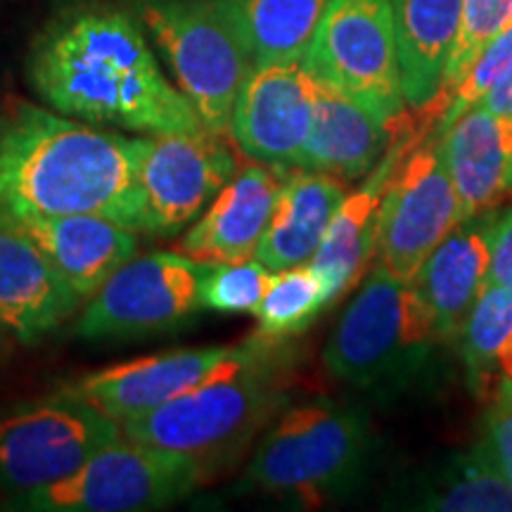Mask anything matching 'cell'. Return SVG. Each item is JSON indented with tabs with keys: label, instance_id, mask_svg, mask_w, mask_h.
I'll return each mask as SVG.
<instances>
[{
	"label": "cell",
	"instance_id": "f1b7e54d",
	"mask_svg": "<svg viewBox=\"0 0 512 512\" xmlns=\"http://www.w3.org/2000/svg\"><path fill=\"white\" fill-rule=\"evenodd\" d=\"M273 271L256 261L211 264L200 285L202 309L216 313H252L271 285Z\"/></svg>",
	"mask_w": 512,
	"mask_h": 512
},
{
	"label": "cell",
	"instance_id": "8992f818",
	"mask_svg": "<svg viewBox=\"0 0 512 512\" xmlns=\"http://www.w3.org/2000/svg\"><path fill=\"white\" fill-rule=\"evenodd\" d=\"M131 5L204 128L228 136L235 98L254 69L228 0H131Z\"/></svg>",
	"mask_w": 512,
	"mask_h": 512
},
{
	"label": "cell",
	"instance_id": "484cf974",
	"mask_svg": "<svg viewBox=\"0 0 512 512\" xmlns=\"http://www.w3.org/2000/svg\"><path fill=\"white\" fill-rule=\"evenodd\" d=\"M510 335L512 290L486 283L456 339L460 358H463L470 384L477 394H484L491 384V368L496 366L498 351Z\"/></svg>",
	"mask_w": 512,
	"mask_h": 512
},
{
	"label": "cell",
	"instance_id": "d4e9b609",
	"mask_svg": "<svg viewBox=\"0 0 512 512\" xmlns=\"http://www.w3.org/2000/svg\"><path fill=\"white\" fill-rule=\"evenodd\" d=\"M415 508L439 512H512V484L482 441L446 463L415 494Z\"/></svg>",
	"mask_w": 512,
	"mask_h": 512
},
{
	"label": "cell",
	"instance_id": "7a4b0ae2",
	"mask_svg": "<svg viewBox=\"0 0 512 512\" xmlns=\"http://www.w3.org/2000/svg\"><path fill=\"white\" fill-rule=\"evenodd\" d=\"M150 136L12 100L0 112V214H93L140 233Z\"/></svg>",
	"mask_w": 512,
	"mask_h": 512
},
{
	"label": "cell",
	"instance_id": "4fadbf2b",
	"mask_svg": "<svg viewBox=\"0 0 512 512\" xmlns=\"http://www.w3.org/2000/svg\"><path fill=\"white\" fill-rule=\"evenodd\" d=\"M313 91L316 81L304 57L256 64L228 126L242 155L278 171L297 169L313 124Z\"/></svg>",
	"mask_w": 512,
	"mask_h": 512
},
{
	"label": "cell",
	"instance_id": "cb8c5ba5",
	"mask_svg": "<svg viewBox=\"0 0 512 512\" xmlns=\"http://www.w3.org/2000/svg\"><path fill=\"white\" fill-rule=\"evenodd\" d=\"M330 0H228L256 64L304 57Z\"/></svg>",
	"mask_w": 512,
	"mask_h": 512
},
{
	"label": "cell",
	"instance_id": "4316f807",
	"mask_svg": "<svg viewBox=\"0 0 512 512\" xmlns=\"http://www.w3.org/2000/svg\"><path fill=\"white\" fill-rule=\"evenodd\" d=\"M325 306L328 304L323 297V285L309 264L273 273L271 285H268L259 309L254 311L259 320L256 335L268 339L299 335L309 328Z\"/></svg>",
	"mask_w": 512,
	"mask_h": 512
},
{
	"label": "cell",
	"instance_id": "9c48e42d",
	"mask_svg": "<svg viewBox=\"0 0 512 512\" xmlns=\"http://www.w3.org/2000/svg\"><path fill=\"white\" fill-rule=\"evenodd\" d=\"M304 64L384 124L403 110L392 0H330Z\"/></svg>",
	"mask_w": 512,
	"mask_h": 512
},
{
	"label": "cell",
	"instance_id": "8fae6325",
	"mask_svg": "<svg viewBox=\"0 0 512 512\" xmlns=\"http://www.w3.org/2000/svg\"><path fill=\"white\" fill-rule=\"evenodd\" d=\"M460 219L456 185L439 138L432 136L399 157L384 183L375 235L377 266L399 280H413Z\"/></svg>",
	"mask_w": 512,
	"mask_h": 512
},
{
	"label": "cell",
	"instance_id": "5bb4252c",
	"mask_svg": "<svg viewBox=\"0 0 512 512\" xmlns=\"http://www.w3.org/2000/svg\"><path fill=\"white\" fill-rule=\"evenodd\" d=\"M81 302L41 247L0 214V328L34 344L62 328Z\"/></svg>",
	"mask_w": 512,
	"mask_h": 512
},
{
	"label": "cell",
	"instance_id": "277c9868",
	"mask_svg": "<svg viewBox=\"0 0 512 512\" xmlns=\"http://www.w3.org/2000/svg\"><path fill=\"white\" fill-rule=\"evenodd\" d=\"M444 342L413 280L375 266L339 318L325 366L337 380L375 396H396L430 373Z\"/></svg>",
	"mask_w": 512,
	"mask_h": 512
},
{
	"label": "cell",
	"instance_id": "4dcf8cb0",
	"mask_svg": "<svg viewBox=\"0 0 512 512\" xmlns=\"http://www.w3.org/2000/svg\"><path fill=\"white\" fill-rule=\"evenodd\" d=\"M482 446L512 484V396L496 394L494 406L484 415Z\"/></svg>",
	"mask_w": 512,
	"mask_h": 512
},
{
	"label": "cell",
	"instance_id": "52a82bcc",
	"mask_svg": "<svg viewBox=\"0 0 512 512\" xmlns=\"http://www.w3.org/2000/svg\"><path fill=\"white\" fill-rule=\"evenodd\" d=\"M209 477L185 453L121 437L53 486L12 496L31 512H147L171 508Z\"/></svg>",
	"mask_w": 512,
	"mask_h": 512
},
{
	"label": "cell",
	"instance_id": "ffe728a7",
	"mask_svg": "<svg viewBox=\"0 0 512 512\" xmlns=\"http://www.w3.org/2000/svg\"><path fill=\"white\" fill-rule=\"evenodd\" d=\"M313 81V124L297 169L344 181L366 176L387 155L392 145V126L373 117L366 107L332 83L316 76Z\"/></svg>",
	"mask_w": 512,
	"mask_h": 512
},
{
	"label": "cell",
	"instance_id": "d6a6232c",
	"mask_svg": "<svg viewBox=\"0 0 512 512\" xmlns=\"http://www.w3.org/2000/svg\"><path fill=\"white\" fill-rule=\"evenodd\" d=\"M477 105H482L484 110L494 114H501V117H512V64L508 72L496 81V86Z\"/></svg>",
	"mask_w": 512,
	"mask_h": 512
},
{
	"label": "cell",
	"instance_id": "83f0119b",
	"mask_svg": "<svg viewBox=\"0 0 512 512\" xmlns=\"http://www.w3.org/2000/svg\"><path fill=\"white\" fill-rule=\"evenodd\" d=\"M512 27V0H463L460 31L448 57L441 91L453 100V88L475 64L484 48Z\"/></svg>",
	"mask_w": 512,
	"mask_h": 512
},
{
	"label": "cell",
	"instance_id": "2e32d148",
	"mask_svg": "<svg viewBox=\"0 0 512 512\" xmlns=\"http://www.w3.org/2000/svg\"><path fill=\"white\" fill-rule=\"evenodd\" d=\"M283 178L285 171L271 166H245L223 185L209 209L197 216L178 240V252L207 264L252 259L271 223Z\"/></svg>",
	"mask_w": 512,
	"mask_h": 512
},
{
	"label": "cell",
	"instance_id": "836d02e7",
	"mask_svg": "<svg viewBox=\"0 0 512 512\" xmlns=\"http://www.w3.org/2000/svg\"><path fill=\"white\" fill-rule=\"evenodd\" d=\"M494 368H498V375H501V382H498L496 394L512 396V335L508 337V342L503 344L501 351H498Z\"/></svg>",
	"mask_w": 512,
	"mask_h": 512
},
{
	"label": "cell",
	"instance_id": "5b68a950",
	"mask_svg": "<svg viewBox=\"0 0 512 512\" xmlns=\"http://www.w3.org/2000/svg\"><path fill=\"white\" fill-rule=\"evenodd\" d=\"M373 456V432L356 406L313 399L273 422L249 458L245 484L304 503L349 494Z\"/></svg>",
	"mask_w": 512,
	"mask_h": 512
},
{
	"label": "cell",
	"instance_id": "1f68e13d",
	"mask_svg": "<svg viewBox=\"0 0 512 512\" xmlns=\"http://www.w3.org/2000/svg\"><path fill=\"white\" fill-rule=\"evenodd\" d=\"M486 283L512 290V209L496 214L494 230H491V261Z\"/></svg>",
	"mask_w": 512,
	"mask_h": 512
},
{
	"label": "cell",
	"instance_id": "e0dca14e",
	"mask_svg": "<svg viewBox=\"0 0 512 512\" xmlns=\"http://www.w3.org/2000/svg\"><path fill=\"white\" fill-rule=\"evenodd\" d=\"M3 216L41 247L81 299L138 254L140 233L102 216Z\"/></svg>",
	"mask_w": 512,
	"mask_h": 512
},
{
	"label": "cell",
	"instance_id": "7402d4cb",
	"mask_svg": "<svg viewBox=\"0 0 512 512\" xmlns=\"http://www.w3.org/2000/svg\"><path fill=\"white\" fill-rule=\"evenodd\" d=\"M403 102H430L444 81L460 31L463 0H392Z\"/></svg>",
	"mask_w": 512,
	"mask_h": 512
},
{
	"label": "cell",
	"instance_id": "e575fe53",
	"mask_svg": "<svg viewBox=\"0 0 512 512\" xmlns=\"http://www.w3.org/2000/svg\"><path fill=\"white\" fill-rule=\"evenodd\" d=\"M508 396H510V394H508Z\"/></svg>",
	"mask_w": 512,
	"mask_h": 512
},
{
	"label": "cell",
	"instance_id": "ac0fdd59",
	"mask_svg": "<svg viewBox=\"0 0 512 512\" xmlns=\"http://www.w3.org/2000/svg\"><path fill=\"white\" fill-rule=\"evenodd\" d=\"M498 211L460 219L432 249L413 278L432 309L444 342H456L477 297L482 294L491 261V230Z\"/></svg>",
	"mask_w": 512,
	"mask_h": 512
},
{
	"label": "cell",
	"instance_id": "3957f363",
	"mask_svg": "<svg viewBox=\"0 0 512 512\" xmlns=\"http://www.w3.org/2000/svg\"><path fill=\"white\" fill-rule=\"evenodd\" d=\"M278 339L240 344L214 375L155 411L121 422L124 437L185 453L207 467L242 451L285 401V354Z\"/></svg>",
	"mask_w": 512,
	"mask_h": 512
},
{
	"label": "cell",
	"instance_id": "30bf717a",
	"mask_svg": "<svg viewBox=\"0 0 512 512\" xmlns=\"http://www.w3.org/2000/svg\"><path fill=\"white\" fill-rule=\"evenodd\" d=\"M209 266L183 252L133 256L88 297L76 335L133 339L188 323L202 309L200 285Z\"/></svg>",
	"mask_w": 512,
	"mask_h": 512
},
{
	"label": "cell",
	"instance_id": "603a6c76",
	"mask_svg": "<svg viewBox=\"0 0 512 512\" xmlns=\"http://www.w3.org/2000/svg\"><path fill=\"white\" fill-rule=\"evenodd\" d=\"M399 157V150L389 145L387 155L375 166L373 178L339 204L328 233L309 261L311 271L318 275L320 285H323L325 304H332L339 294L354 287L370 256H375L382 190Z\"/></svg>",
	"mask_w": 512,
	"mask_h": 512
},
{
	"label": "cell",
	"instance_id": "f546056e",
	"mask_svg": "<svg viewBox=\"0 0 512 512\" xmlns=\"http://www.w3.org/2000/svg\"><path fill=\"white\" fill-rule=\"evenodd\" d=\"M510 64H512V27L505 29L501 36H496L494 41L484 48V53L477 57L475 64H472V67L463 74V79L458 81V86L453 88L451 107H448L446 117L441 119L437 136H441V133H444L446 128L451 126L465 110L475 107L477 102L496 86V81L508 72Z\"/></svg>",
	"mask_w": 512,
	"mask_h": 512
},
{
	"label": "cell",
	"instance_id": "d6986e66",
	"mask_svg": "<svg viewBox=\"0 0 512 512\" xmlns=\"http://www.w3.org/2000/svg\"><path fill=\"white\" fill-rule=\"evenodd\" d=\"M437 138L463 219L496 211L512 195V117L475 105Z\"/></svg>",
	"mask_w": 512,
	"mask_h": 512
},
{
	"label": "cell",
	"instance_id": "9a60e30c",
	"mask_svg": "<svg viewBox=\"0 0 512 512\" xmlns=\"http://www.w3.org/2000/svg\"><path fill=\"white\" fill-rule=\"evenodd\" d=\"M238 347H202L166 351L98 370L72 384L76 394L121 422L155 411L214 375Z\"/></svg>",
	"mask_w": 512,
	"mask_h": 512
},
{
	"label": "cell",
	"instance_id": "7c38bea8",
	"mask_svg": "<svg viewBox=\"0 0 512 512\" xmlns=\"http://www.w3.org/2000/svg\"><path fill=\"white\" fill-rule=\"evenodd\" d=\"M238 174V159L221 133L150 136L140 171L143 226L140 233L171 238L190 226L219 190Z\"/></svg>",
	"mask_w": 512,
	"mask_h": 512
},
{
	"label": "cell",
	"instance_id": "ba28073f",
	"mask_svg": "<svg viewBox=\"0 0 512 512\" xmlns=\"http://www.w3.org/2000/svg\"><path fill=\"white\" fill-rule=\"evenodd\" d=\"M121 425L72 387L0 415V489L27 494L72 477Z\"/></svg>",
	"mask_w": 512,
	"mask_h": 512
},
{
	"label": "cell",
	"instance_id": "6da1fadb",
	"mask_svg": "<svg viewBox=\"0 0 512 512\" xmlns=\"http://www.w3.org/2000/svg\"><path fill=\"white\" fill-rule=\"evenodd\" d=\"M29 81L50 110L88 124L143 136L204 131L143 24L117 5L88 3L57 15L31 48Z\"/></svg>",
	"mask_w": 512,
	"mask_h": 512
},
{
	"label": "cell",
	"instance_id": "44dd1931",
	"mask_svg": "<svg viewBox=\"0 0 512 512\" xmlns=\"http://www.w3.org/2000/svg\"><path fill=\"white\" fill-rule=\"evenodd\" d=\"M347 192L339 178L287 169L256 259L273 273L309 264Z\"/></svg>",
	"mask_w": 512,
	"mask_h": 512
}]
</instances>
